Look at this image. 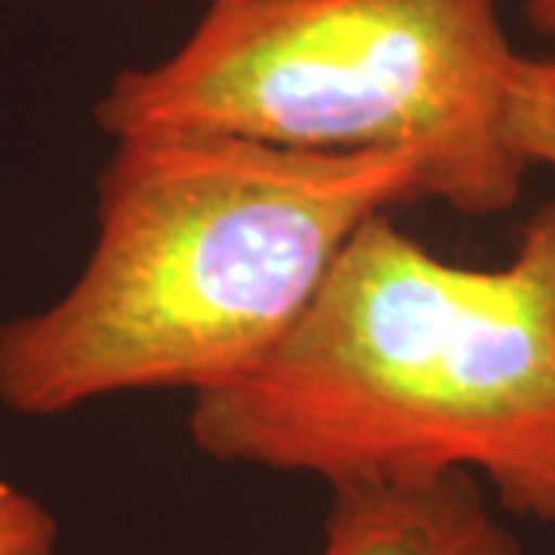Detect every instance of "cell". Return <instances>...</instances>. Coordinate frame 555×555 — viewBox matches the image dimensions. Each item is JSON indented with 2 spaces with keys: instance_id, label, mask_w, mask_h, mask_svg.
I'll list each match as a JSON object with an SVG mask.
<instances>
[{
  "instance_id": "1",
  "label": "cell",
  "mask_w": 555,
  "mask_h": 555,
  "mask_svg": "<svg viewBox=\"0 0 555 555\" xmlns=\"http://www.w3.org/2000/svg\"><path fill=\"white\" fill-rule=\"evenodd\" d=\"M201 454L356 481L485 476L555 521V201L496 269L454 266L374 214L297 327L247 377L195 396Z\"/></svg>"
},
{
  "instance_id": "2",
  "label": "cell",
  "mask_w": 555,
  "mask_h": 555,
  "mask_svg": "<svg viewBox=\"0 0 555 555\" xmlns=\"http://www.w3.org/2000/svg\"><path fill=\"white\" fill-rule=\"evenodd\" d=\"M414 201H433V185L404 152L115 139L80 275L0 324V404L43 420L124 392L238 383L297 327L358 225Z\"/></svg>"
},
{
  "instance_id": "3",
  "label": "cell",
  "mask_w": 555,
  "mask_h": 555,
  "mask_svg": "<svg viewBox=\"0 0 555 555\" xmlns=\"http://www.w3.org/2000/svg\"><path fill=\"white\" fill-rule=\"evenodd\" d=\"M518 60L496 0H210L177 53L124 68L93 115L112 139L404 152L433 201L496 217L531 170L506 124Z\"/></svg>"
},
{
  "instance_id": "4",
  "label": "cell",
  "mask_w": 555,
  "mask_h": 555,
  "mask_svg": "<svg viewBox=\"0 0 555 555\" xmlns=\"http://www.w3.org/2000/svg\"><path fill=\"white\" fill-rule=\"evenodd\" d=\"M312 555H521L469 473L331 488Z\"/></svg>"
},
{
  "instance_id": "5",
  "label": "cell",
  "mask_w": 555,
  "mask_h": 555,
  "mask_svg": "<svg viewBox=\"0 0 555 555\" xmlns=\"http://www.w3.org/2000/svg\"><path fill=\"white\" fill-rule=\"evenodd\" d=\"M506 124L521 158L555 167V60H518Z\"/></svg>"
},
{
  "instance_id": "6",
  "label": "cell",
  "mask_w": 555,
  "mask_h": 555,
  "mask_svg": "<svg viewBox=\"0 0 555 555\" xmlns=\"http://www.w3.org/2000/svg\"><path fill=\"white\" fill-rule=\"evenodd\" d=\"M60 521L38 496L0 481V555H56Z\"/></svg>"
},
{
  "instance_id": "7",
  "label": "cell",
  "mask_w": 555,
  "mask_h": 555,
  "mask_svg": "<svg viewBox=\"0 0 555 555\" xmlns=\"http://www.w3.org/2000/svg\"><path fill=\"white\" fill-rule=\"evenodd\" d=\"M521 10L528 25L553 47L550 60H555V0H521Z\"/></svg>"
}]
</instances>
